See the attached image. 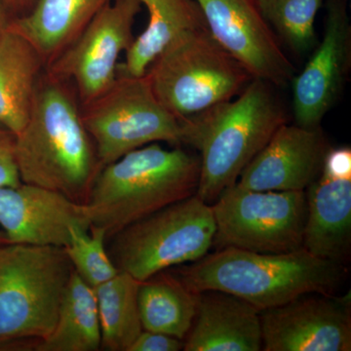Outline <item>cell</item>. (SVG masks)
<instances>
[{"label": "cell", "mask_w": 351, "mask_h": 351, "mask_svg": "<svg viewBox=\"0 0 351 351\" xmlns=\"http://www.w3.org/2000/svg\"><path fill=\"white\" fill-rule=\"evenodd\" d=\"M184 350V341L162 332L143 330L129 351H179Z\"/></svg>", "instance_id": "4316f807"}, {"label": "cell", "mask_w": 351, "mask_h": 351, "mask_svg": "<svg viewBox=\"0 0 351 351\" xmlns=\"http://www.w3.org/2000/svg\"><path fill=\"white\" fill-rule=\"evenodd\" d=\"M216 223L211 205L193 195L132 223L112 237L110 258L138 281L207 255Z\"/></svg>", "instance_id": "52a82bcc"}, {"label": "cell", "mask_w": 351, "mask_h": 351, "mask_svg": "<svg viewBox=\"0 0 351 351\" xmlns=\"http://www.w3.org/2000/svg\"><path fill=\"white\" fill-rule=\"evenodd\" d=\"M211 207L218 249L282 254L304 248L306 191H255L234 184Z\"/></svg>", "instance_id": "9c48e42d"}, {"label": "cell", "mask_w": 351, "mask_h": 351, "mask_svg": "<svg viewBox=\"0 0 351 351\" xmlns=\"http://www.w3.org/2000/svg\"><path fill=\"white\" fill-rule=\"evenodd\" d=\"M21 184L16 156V135L0 124V188L17 186Z\"/></svg>", "instance_id": "484cf974"}, {"label": "cell", "mask_w": 351, "mask_h": 351, "mask_svg": "<svg viewBox=\"0 0 351 351\" xmlns=\"http://www.w3.org/2000/svg\"><path fill=\"white\" fill-rule=\"evenodd\" d=\"M198 294L176 274L159 272L138 286V306L143 329L186 339L195 320Z\"/></svg>", "instance_id": "44dd1931"}, {"label": "cell", "mask_w": 351, "mask_h": 351, "mask_svg": "<svg viewBox=\"0 0 351 351\" xmlns=\"http://www.w3.org/2000/svg\"><path fill=\"white\" fill-rule=\"evenodd\" d=\"M269 83L253 78L235 100L181 120L182 144L200 152L195 195L212 205L239 181L254 157L287 122Z\"/></svg>", "instance_id": "3957f363"}, {"label": "cell", "mask_w": 351, "mask_h": 351, "mask_svg": "<svg viewBox=\"0 0 351 351\" xmlns=\"http://www.w3.org/2000/svg\"><path fill=\"white\" fill-rule=\"evenodd\" d=\"M260 313L237 295L221 291L201 292L193 326L184 339V350H262Z\"/></svg>", "instance_id": "e0dca14e"}, {"label": "cell", "mask_w": 351, "mask_h": 351, "mask_svg": "<svg viewBox=\"0 0 351 351\" xmlns=\"http://www.w3.org/2000/svg\"><path fill=\"white\" fill-rule=\"evenodd\" d=\"M141 9L138 0H112L46 66V73L73 84L80 107L114 82L119 58L134 41L133 25Z\"/></svg>", "instance_id": "30bf717a"}, {"label": "cell", "mask_w": 351, "mask_h": 351, "mask_svg": "<svg viewBox=\"0 0 351 351\" xmlns=\"http://www.w3.org/2000/svg\"><path fill=\"white\" fill-rule=\"evenodd\" d=\"M175 274L196 294L221 291L263 311L302 295L335 294L346 276V267L343 263L316 257L304 248L267 254L226 247L181 267Z\"/></svg>", "instance_id": "7a4b0ae2"}, {"label": "cell", "mask_w": 351, "mask_h": 351, "mask_svg": "<svg viewBox=\"0 0 351 351\" xmlns=\"http://www.w3.org/2000/svg\"><path fill=\"white\" fill-rule=\"evenodd\" d=\"M14 18L12 11L0 0V38L10 29Z\"/></svg>", "instance_id": "83f0119b"}, {"label": "cell", "mask_w": 351, "mask_h": 351, "mask_svg": "<svg viewBox=\"0 0 351 351\" xmlns=\"http://www.w3.org/2000/svg\"><path fill=\"white\" fill-rule=\"evenodd\" d=\"M101 325L94 288L73 270L54 329L34 346L36 351L101 350Z\"/></svg>", "instance_id": "7402d4cb"}, {"label": "cell", "mask_w": 351, "mask_h": 351, "mask_svg": "<svg viewBox=\"0 0 351 351\" xmlns=\"http://www.w3.org/2000/svg\"><path fill=\"white\" fill-rule=\"evenodd\" d=\"M149 13L145 31L134 38L117 75L141 77L154 60L182 34L207 27L195 0H138Z\"/></svg>", "instance_id": "ffe728a7"}, {"label": "cell", "mask_w": 351, "mask_h": 351, "mask_svg": "<svg viewBox=\"0 0 351 351\" xmlns=\"http://www.w3.org/2000/svg\"><path fill=\"white\" fill-rule=\"evenodd\" d=\"M208 31L253 78L276 86L291 82L295 66L263 19L256 0H195Z\"/></svg>", "instance_id": "7c38bea8"}, {"label": "cell", "mask_w": 351, "mask_h": 351, "mask_svg": "<svg viewBox=\"0 0 351 351\" xmlns=\"http://www.w3.org/2000/svg\"><path fill=\"white\" fill-rule=\"evenodd\" d=\"M16 156L22 182L86 202L101 165L71 83L44 69L29 119L16 136Z\"/></svg>", "instance_id": "6da1fadb"}, {"label": "cell", "mask_w": 351, "mask_h": 351, "mask_svg": "<svg viewBox=\"0 0 351 351\" xmlns=\"http://www.w3.org/2000/svg\"><path fill=\"white\" fill-rule=\"evenodd\" d=\"M140 281L119 271L107 282L94 288L101 325V348L129 351L143 331L138 306Z\"/></svg>", "instance_id": "603a6c76"}, {"label": "cell", "mask_w": 351, "mask_h": 351, "mask_svg": "<svg viewBox=\"0 0 351 351\" xmlns=\"http://www.w3.org/2000/svg\"><path fill=\"white\" fill-rule=\"evenodd\" d=\"M73 272L62 247L0 246V350L49 336Z\"/></svg>", "instance_id": "5b68a950"}, {"label": "cell", "mask_w": 351, "mask_h": 351, "mask_svg": "<svg viewBox=\"0 0 351 351\" xmlns=\"http://www.w3.org/2000/svg\"><path fill=\"white\" fill-rule=\"evenodd\" d=\"M107 241V234L101 228L90 226V230H85L75 226L71 228V239L64 247L73 270L93 288L107 282L119 271L108 254Z\"/></svg>", "instance_id": "d4e9b609"}, {"label": "cell", "mask_w": 351, "mask_h": 351, "mask_svg": "<svg viewBox=\"0 0 351 351\" xmlns=\"http://www.w3.org/2000/svg\"><path fill=\"white\" fill-rule=\"evenodd\" d=\"M112 0H36L34 8L14 18L11 29L38 50L45 68Z\"/></svg>", "instance_id": "ac0fdd59"}, {"label": "cell", "mask_w": 351, "mask_h": 351, "mask_svg": "<svg viewBox=\"0 0 351 351\" xmlns=\"http://www.w3.org/2000/svg\"><path fill=\"white\" fill-rule=\"evenodd\" d=\"M200 158L159 143L130 152L104 166L86 202L90 226L105 230L108 240L123 228L173 203L195 195Z\"/></svg>", "instance_id": "277c9868"}, {"label": "cell", "mask_w": 351, "mask_h": 351, "mask_svg": "<svg viewBox=\"0 0 351 351\" xmlns=\"http://www.w3.org/2000/svg\"><path fill=\"white\" fill-rule=\"evenodd\" d=\"M302 247L322 258L343 263L351 241V149H331L317 179L306 189Z\"/></svg>", "instance_id": "5bb4252c"}, {"label": "cell", "mask_w": 351, "mask_h": 351, "mask_svg": "<svg viewBox=\"0 0 351 351\" xmlns=\"http://www.w3.org/2000/svg\"><path fill=\"white\" fill-rule=\"evenodd\" d=\"M5 244H8V240H7L5 234H4L3 232L0 230V246Z\"/></svg>", "instance_id": "f546056e"}, {"label": "cell", "mask_w": 351, "mask_h": 351, "mask_svg": "<svg viewBox=\"0 0 351 351\" xmlns=\"http://www.w3.org/2000/svg\"><path fill=\"white\" fill-rule=\"evenodd\" d=\"M80 108L101 168L152 143L182 144L181 120L158 101L147 75H117L107 91Z\"/></svg>", "instance_id": "ba28073f"}, {"label": "cell", "mask_w": 351, "mask_h": 351, "mask_svg": "<svg viewBox=\"0 0 351 351\" xmlns=\"http://www.w3.org/2000/svg\"><path fill=\"white\" fill-rule=\"evenodd\" d=\"M44 69L38 50L10 27L0 38V124L16 136L29 119Z\"/></svg>", "instance_id": "d6986e66"}, {"label": "cell", "mask_w": 351, "mask_h": 351, "mask_svg": "<svg viewBox=\"0 0 351 351\" xmlns=\"http://www.w3.org/2000/svg\"><path fill=\"white\" fill-rule=\"evenodd\" d=\"M350 294L300 295L261 311L263 351H350Z\"/></svg>", "instance_id": "8fae6325"}, {"label": "cell", "mask_w": 351, "mask_h": 351, "mask_svg": "<svg viewBox=\"0 0 351 351\" xmlns=\"http://www.w3.org/2000/svg\"><path fill=\"white\" fill-rule=\"evenodd\" d=\"M324 36L306 66L292 83L295 124L320 127L338 101L351 62V25L348 0H326Z\"/></svg>", "instance_id": "4fadbf2b"}, {"label": "cell", "mask_w": 351, "mask_h": 351, "mask_svg": "<svg viewBox=\"0 0 351 351\" xmlns=\"http://www.w3.org/2000/svg\"><path fill=\"white\" fill-rule=\"evenodd\" d=\"M270 29L291 50L304 54L316 43L314 22L324 0H256Z\"/></svg>", "instance_id": "cb8c5ba5"}, {"label": "cell", "mask_w": 351, "mask_h": 351, "mask_svg": "<svg viewBox=\"0 0 351 351\" xmlns=\"http://www.w3.org/2000/svg\"><path fill=\"white\" fill-rule=\"evenodd\" d=\"M320 127L282 124L242 171L237 184L255 191H306L329 151Z\"/></svg>", "instance_id": "2e32d148"}, {"label": "cell", "mask_w": 351, "mask_h": 351, "mask_svg": "<svg viewBox=\"0 0 351 351\" xmlns=\"http://www.w3.org/2000/svg\"><path fill=\"white\" fill-rule=\"evenodd\" d=\"M1 1L4 2L12 12H15V11L32 5L34 1L36 2V0H1Z\"/></svg>", "instance_id": "f1b7e54d"}, {"label": "cell", "mask_w": 351, "mask_h": 351, "mask_svg": "<svg viewBox=\"0 0 351 351\" xmlns=\"http://www.w3.org/2000/svg\"><path fill=\"white\" fill-rule=\"evenodd\" d=\"M145 75L158 101L179 120L232 100L253 80L208 27L184 32L175 39Z\"/></svg>", "instance_id": "8992f818"}, {"label": "cell", "mask_w": 351, "mask_h": 351, "mask_svg": "<svg viewBox=\"0 0 351 351\" xmlns=\"http://www.w3.org/2000/svg\"><path fill=\"white\" fill-rule=\"evenodd\" d=\"M75 226L90 230L83 203L25 182L0 188V228L8 243L64 248Z\"/></svg>", "instance_id": "9a60e30c"}]
</instances>
